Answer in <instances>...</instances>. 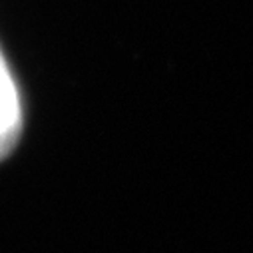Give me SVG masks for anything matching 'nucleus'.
Returning <instances> with one entry per match:
<instances>
[{"mask_svg": "<svg viewBox=\"0 0 253 253\" xmlns=\"http://www.w3.org/2000/svg\"><path fill=\"white\" fill-rule=\"evenodd\" d=\"M20 136V102L18 92L0 54V160L6 158Z\"/></svg>", "mask_w": 253, "mask_h": 253, "instance_id": "1", "label": "nucleus"}]
</instances>
